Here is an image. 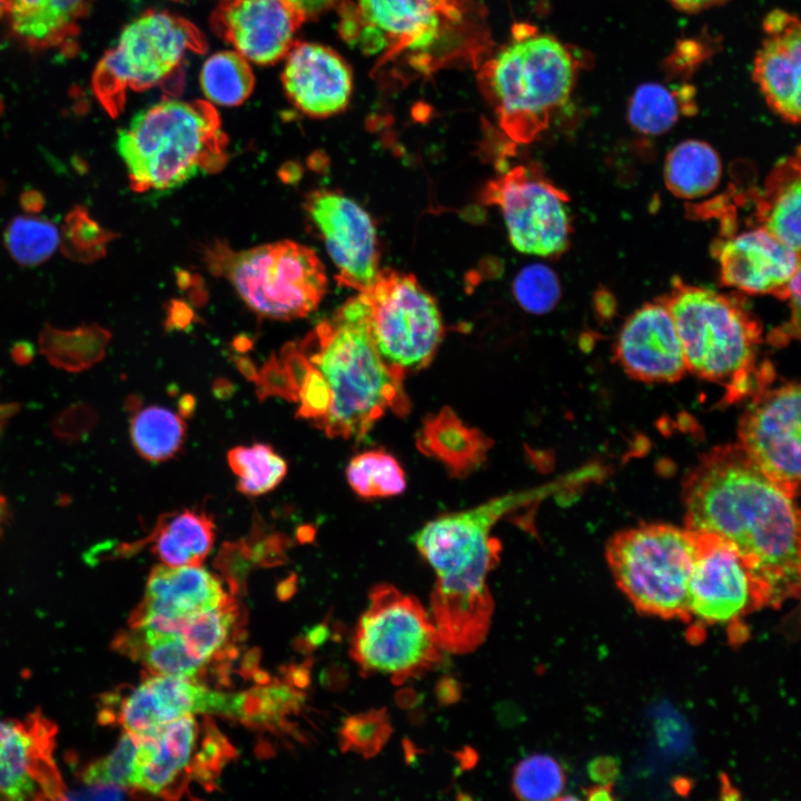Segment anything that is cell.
Segmentation results:
<instances>
[{"label": "cell", "instance_id": "obj_50", "mask_svg": "<svg viewBox=\"0 0 801 801\" xmlns=\"http://www.w3.org/2000/svg\"><path fill=\"white\" fill-rule=\"evenodd\" d=\"M19 204L27 214H37L44 208L46 199L42 192L29 188L20 194Z\"/></svg>", "mask_w": 801, "mask_h": 801}, {"label": "cell", "instance_id": "obj_19", "mask_svg": "<svg viewBox=\"0 0 801 801\" xmlns=\"http://www.w3.org/2000/svg\"><path fill=\"white\" fill-rule=\"evenodd\" d=\"M304 21L286 0H221L210 26L246 60L271 65L286 57Z\"/></svg>", "mask_w": 801, "mask_h": 801}, {"label": "cell", "instance_id": "obj_38", "mask_svg": "<svg viewBox=\"0 0 801 801\" xmlns=\"http://www.w3.org/2000/svg\"><path fill=\"white\" fill-rule=\"evenodd\" d=\"M109 333L97 324L60 330L47 325L40 335L42 352L56 364L82 366L99 359L109 340Z\"/></svg>", "mask_w": 801, "mask_h": 801}, {"label": "cell", "instance_id": "obj_6", "mask_svg": "<svg viewBox=\"0 0 801 801\" xmlns=\"http://www.w3.org/2000/svg\"><path fill=\"white\" fill-rule=\"evenodd\" d=\"M486 72L501 128L513 141L528 144L570 97L575 61L555 38L532 34L503 49Z\"/></svg>", "mask_w": 801, "mask_h": 801}, {"label": "cell", "instance_id": "obj_7", "mask_svg": "<svg viewBox=\"0 0 801 801\" xmlns=\"http://www.w3.org/2000/svg\"><path fill=\"white\" fill-rule=\"evenodd\" d=\"M606 560L634 607L662 619L689 621V583L695 562L693 532L645 524L614 534Z\"/></svg>", "mask_w": 801, "mask_h": 801}, {"label": "cell", "instance_id": "obj_5", "mask_svg": "<svg viewBox=\"0 0 801 801\" xmlns=\"http://www.w3.org/2000/svg\"><path fill=\"white\" fill-rule=\"evenodd\" d=\"M674 320L688 370L723 385L726 400L767 386L772 372L755 367L760 329L730 297L714 290L678 285L664 301Z\"/></svg>", "mask_w": 801, "mask_h": 801}, {"label": "cell", "instance_id": "obj_43", "mask_svg": "<svg viewBox=\"0 0 801 801\" xmlns=\"http://www.w3.org/2000/svg\"><path fill=\"white\" fill-rule=\"evenodd\" d=\"M137 749L138 738L125 731L108 755L82 769L81 780L87 785H115L132 792Z\"/></svg>", "mask_w": 801, "mask_h": 801}, {"label": "cell", "instance_id": "obj_27", "mask_svg": "<svg viewBox=\"0 0 801 801\" xmlns=\"http://www.w3.org/2000/svg\"><path fill=\"white\" fill-rule=\"evenodd\" d=\"M491 446L487 436L467 426L447 407L428 416L417 434L418 449L459 477L476 469L485 461Z\"/></svg>", "mask_w": 801, "mask_h": 801}, {"label": "cell", "instance_id": "obj_31", "mask_svg": "<svg viewBox=\"0 0 801 801\" xmlns=\"http://www.w3.org/2000/svg\"><path fill=\"white\" fill-rule=\"evenodd\" d=\"M722 164L709 144L691 139L678 144L668 155L664 178L676 196L694 199L710 194L719 184Z\"/></svg>", "mask_w": 801, "mask_h": 801}, {"label": "cell", "instance_id": "obj_30", "mask_svg": "<svg viewBox=\"0 0 801 801\" xmlns=\"http://www.w3.org/2000/svg\"><path fill=\"white\" fill-rule=\"evenodd\" d=\"M215 540L214 523L202 512L186 510L169 516L152 535V552L169 566L200 565Z\"/></svg>", "mask_w": 801, "mask_h": 801}, {"label": "cell", "instance_id": "obj_49", "mask_svg": "<svg viewBox=\"0 0 801 801\" xmlns=\"http://www.w3.org/2000/svg\"><path fill=\"white\" fill-rule=\"evenodd\" d=\"M288 1L304 18H314L328 9L336 0H286Z\"/></svg>", "mask_w": 801, "mask_h": 801}, {"label": "cell", "instance_id": "obj_25", "mask_svg": "<svg viewBox=\"0 0 801 801\" xmlns=\"http://www.w3.org/2000/svg\"><path fill=\"white\" fill-rule=\"evenodd\" d=\"M191 714L172 720L138 738L132 792L176 799L185 792L197 740ZM135 735V734H134Z\"/></svg>", "mask_w": 801, "mask_h": 801}, {"label": "cell", "instance_id": "obj_28", "mask_svg": "<svg viewBox=\"0 0 801 801\" xmlns=\"http://www.w3.org/2000/svg\"><path fill=\"white\" fill-rule=\"evenodd\" d=\"M113 647L140 662L152 674L197 681L207 664L190 654L178 633L159 632L145 626H129V630L118 633Z\"/></svg>", "mask_w": 801, "mask_h": 801}, {"label": "cell", "instance_id": "obj_21", "mask_svg": "<svg viewBox=\"0 0 801 801\" xmlns=\"http://www.w3.org/2000/svg\"><path fill=\"white\" fill-rule=\"evenodd\" d=\"M724 284L748 294H783L800 273L799 251L763 227L725 239L718 248Z\"/></svg>", "mask_w": 801, "mask_h": 801}, {"label": "cell", "instance_id": "obj_33", "mask_svg": "<svg viewBox=\"0 0 801 801\" xmlns=\"http://www.w3.org/2000/svg\"><path fill=\"white\" fill-rule=\"evenodd\" d=\"M800 206L799 166L785 164L763 204L761 227L795 251L800 249Z\"/></svg>", "mask_w": 801, "mask_h": 801}, {"label": "cell", "instance_id": "obj_39", "mask_svg": "<svg viewBox=\"0 0 801 801\" xmlns=\"http://www.w3.org/2000/svg\"><path fill=\"white\" fill-rule=\"evenodd\" d=\"M299 703V693L286 684L274 682L244 693H233L230 718L251 726H275Z\"/></svg>", "mask_w": 801, "mask_h": 801}, {"label": "cell", "instance_id": "obj_32", "mask_svg": "<svg viewBox=\"0 0 801 801\" xmlns=\"http://www.w3.org/2000/svg\"><path fill=\"white\" fill-rule=\"evenodd\" d=\"M693 88L689 86L670 89L661 83H643L630 99L629 122L643 135H662L689 109L693 110Z\"/></svg>", "mask_w": 801, "mask_h": 801}, {"label": "cell", "instance_id": "obj_16", "mask_svg": "<svg viewBox=\"0 0 801 801\" xmlns=\"http://www.w3.org/2000/svg\"><path fill=\"white\" fill-rule=\"evenodd\" d=\"M56 725L41 712L0 720V800H61L67 789L55 762Z\"/></svg>", "mask_w": 801, "mask_h": 801}, {"label": "cell", "instance_id": "obj_26", "mask_svg": "<svg viewBox=\"0 0 801 801\" xmlns=\"http://www.w3.org/2000/svg\"><path fill=\"white\" fill-rule=\"evenodd\" d=\"M92 0H0L11 32L31 49L71 43Z\"/></svg>", "mask_w": 801, "mask_h": 801}, {"label": "cell", "instance_id": "obj_9", "mask_svg": "<svg viewBox=\"0 0 801 801\" xmlns=\"http://www.w3.org/2000/svg\"><path fill=\"white\" fill-rule=\"evenodd\" d=\"M208 261L254 312L268 318L305 317L317 308L327 288L316 253L290 240L243 251L218 244L209 250Z\"/></svg>", "mask_w": 801, "mask_h": 801}, {"label": "cell", "instance_id": "obj_22", "mask_svg": "<svg viewBox=\"0 0 801 801\" xmlns=\"http://www.w3.org/2000/svg\"><path fill=\"white\" fill-rule=\"evenodd\" d=\"M764 38L753 62V79L768 106L788 122L801 115V24L797 16L774 9L763 20Z\"/></svg>", "mask_w": 801, "mask_h": 801}, {"label": "cell", "instance_id": "obj_23", "mask_svg": "<svg viewBox=\"0 0 801 801\" xmlns=\"http://www.w3.org/2000/svg\"><path fill=\"white\" fill-rule=\"evenodd\" d=\"M281 81L293 105L310 117L338 113L352 92L347 63L332 49L310 42H295L288 51Z\"/></svg>", "mask_w": 801, "mask_h": 801}, {"label": "cell", "instance_id": "obj_34", "mask_svg": "<svg viewBox=\"0 0 801 801\" xmlns=\"http://www.w3.org/2000/svg\"><path fill=\"white\" fill-rule=\"evenodd\" d=\"M185 435L186 425L181 417L166 407L140 408L130 419L134 447L150 462H162L177 454Z\"/></svg>", "mask_w": 801, "mask_h": 801}, {"label": "cell", "instance_id": "obj_24", "mask_svg": "<svg viewBox=\"0 0 801 801\" xmlns=\"http://www.w3.org/2000/svg\"><path fill=\"white\" fill-rule=\"evenodd\" d=\"M228 595L214 574L200 565L152 567L144 597L129 617V626L154 619L182 620L226 603Z\"/></svg>", "mask_w": 801, "mask_h": 801}, {"label": "cell", "instance_id": "obj_48", "mask_svg": "<svg viewBox=\"0 0 801 801\" xmlns=\"http://www.w3.org/2000/svg\"><path fill=\"white\" fill-rule=\"evenodd\" d=\"M590 774L600 784H611V780L616 774L614 760L610 758L595 759L590 765Z\"/></svg>", "mask_w": 801, "mask_h": 801}, {"label": "cell", "instance_id": "obj_51", "mask_svg": "<svg viewBox=\"0 0 801 801\" xmlns=\"http://www.w3.org/2000/svg\"><path fill=\"white\" fill-rule=\"evenodd\" d=\"M676 9L685 12H698L709 8H713L729 0H668Z\"/></svg>", "mask_w": 801, "mask_h": 801}, {"label": "cell", "instance_id": "obj_4", "mask_svg": "<svg viewBox=\"0 0 801 801\" xmlns=\"http://www.w3.org/2000/svg\"><path fill=\"white\" fill-rule=\"evenodd\" d=\"M227 137L207 101L165 99L137 113L117 138V150L137 192L169 190L227 160Z\"/></svg>", "mask_w": 801, "mask_h": 801}, {"label": "cell", "instance_id": "obj_52", "mask_svg": "<svg viewBox=\"0 0 801 801\" xmlns=\"http://www.w3.org/2000/svg\"><path fill=\"white\" fill-rule=\"evenodd\" d=\"M611 792H612L611 784H600L597 787L592 788L589 791L587 797H589V799H593V800H595V799L596 800L612 799Z\"/></svg>", "mask_w": 801, "mask_h": 801}, {"label": "cell", "instance_id": "obj_40", "mask_svg": "<svg viewBox=\"0 0 801 801\" xmlns=\"http://www.w3.org/2000/svg\"><path fill=\"white\" fill-rule=\"evenodd\" d=\"M3 241L10 256L23 267H34L56 251L60 237L57 226L43 217L21 215L8 224Z\"/></svg>", "mask_w": 801, "mask_h": 801}, {"label": "cell", "instance_id": "obj_2", "mask_svg": "<svg viewBox=\"0 0 801 801\" xmlns=\"http://www.w3.org/2000/svg\"><path fill=\"white\" fill-rule=\"evenodd\" d=\"M510 511L506 497L494 498L429 521L413 537L436 574L429 612L445 652L469 653L488 633L494 602L487 578L501 554L491 532Z\"/></svg>", "mask_w": 801, "mask_h": 801}, {"label": "cell", "instance_id": "obj_14", "mask_svg": "<svg viewBox=\"0 0 801 801\" xmlns=\"http://www.w3.org/2000/svg\"><path fill=\"white\" fill-rule=\"evenodd\" d=\"M691 531L695 562L689 583L690 620L725 624L764 607L753 576L735 547L713 533Z\"/></svg>", "mask_w": 801, "mask_h": 801}, {"label": "cell", "instance_id": "obj_54", "mask_svg": "<svg viewBox=\"0 0 801 801\" xmlns=\"http://www.w3.org/2000/svg\"><path fill=\"white\" fill-rule=\"evenodd\" d=\"M8 520V506L4 497L0 494V535Z\"/></svg>", "mask_w": 801, "mask_h": 801}, {"label": "cell", "instance_id": "obj_37", "mask_svg": "<svg viewBox=\"0 0 801 801\" xmlns=\"http://www.w3.org/2000/svg\"><path fill=\"white\" fill-rule=\"evenodd\" d=\"M228 463L238 477L237 488L249 496L274 490L287 472L285 459L265 444L234 447L228 453Z\"/></svg>", "mask_w": 801, "mask_h": 801}, {"label": "cell", "instance_id": "obj_29", "mask_svg": "<svg viewBox=\"0 0 801 801\" xmlns=\"http://www.w3.org/2000/svg\"><path fill=\"white\" fill-rule=\"evenodd\" d=\"M241 632L240 607L231 596L216 609L185 619L178 634L192 656L222 664L236 654L234 642L240 640Z\"/></svg>", "mask_w": 801, "mask_h": 801}, {"label": "cell", "instance_id": "obj_15", "mask_svg": "<svg viewBox=\"0 0 801 801\" xmlns=\"http://www.w3.org/2000/svg\"><path fill=\"white\" fill-rule=\"evenodd\" d=\"M305 210L338 270V284L358 293L367 289L380 269L376 228L368 212L343 194L325 189L306 198Z\"/></svg>", "mask_w": 801, "mask_h": 801}, {"label": "cell", "instance_id": "obj_13", "mask_svg": "<svg viewBox=\"0 0 801 801\" xmlns=\"http://www.w3.org/2000/svg\"><path fill=\"white\" fill-rule=\"evenodd\" d=\"M800 385L753 393L739 423V445L777 486L797 497L800 484Z\"/></svg>", "mask_w": 801, "mask_h": 801}, {"label": "cell", "instance_id": "obj_8", "mask_svg": "<svg viewBox=\"0 0 801 801\" xmlns=\"http://www.w3.org/2000/svg\"><path fill=\"white\" fill-rule=\"evenodd\" d=\"M206 50L204 34L188 20L165 11H147L123 29L117 44L99 61L92 77L93 91L109 115L117 116L128 90H146L164 82L179 89L187 53Z\"/></svg>", "mask_w": 801, "mask_h": 801}, {"label": "cell", "instance_id": "obj_20", "mask_svg": "<svg viewBox=\"0 0 801 801\" xmlns=\"http://www.w3.org/2000/svg\"><path fill=\"white\" fill-rule=\"evenodd\" d=\"M616 358L626 374L644 383H673L688 370L680 337L665 303H651L624 323Z\"/></svg>", "mask_w": 801, "mask_h": 801}, {"label": "cell", "instance_id": "obj_46", "mask_svg": "<svg viewBox=\"0 0 801 801\" xmlns=\"http://www.w3.org/2000/svg\"><path fill=\"white\" fill-rule=\"evenodd\" d=\"M234 749L219 730L207 720L201 748L190 762V777L205 788H214L222 765L233 756Z\"/></svg>", "mask_w": 801, "mask_h": 801}, {"label": "cell", "instance_id": "obj_41", "mask_svg": "<svg viewBox=\"0 0 801 801\" xmlns=\"http://www.w3.org/2000/svg\"><path fill=\"white\" fill-rule=\"evenodd\" d=\"M117 234L103 228L88 209L76 205L66 216L61 233V249L71 260L90 264L107 254L108 244Z\"/></svg>", "mask_w": 801, "mask_h": 801}, {"label": "cell", "instance_id": "obj_12", "mask_svg": "<svg viewBox=\"0 0 801 801\" xmlns=\"http://www.w3.org/2000/svg\"><path fill=\"white\" fill-rule=\"evenodd\" d=\"M483 200L501 208L510 241L518 251L550 257L567 247V197L536 170L525 166L510 169L487 184Z\"/></svg>", "mask_w": 801, "mask_h": 801}, {"label": "cell", "instance_id": "obj_17", "mask_svg": "<svg viewBox=\"0 0 801 801\" xmlns=\"http://www.w3.org/2000/svg\"><path fill=\"white\" fill-rule=\"evenodd\" d=\"M231 696L233 693L209 690L196 680L145 672L138 685L112 692L109 716L111 723L142 736L195 712L229 716Z\"/></svg>", "mask_w": 801, "mask_h": 801}, {"label": "cell", "instance_id": "obj_10", "mask_svg": "<svg viewBox=\"0 0 801 801\" xmlns=\"http://www.w3.org/2000/svg\"><path fill=\"white\" fill-rule=\"evenodd\" d=\"M368 599L350 643V655L364 674L380 673L402 684L442 663L445 650L417 599L390 584L374 586Z\"/></svg>", "mask_w": 801, "mask_h": 801}, {"label": "cell", "instance_id": "obj_1", "mask_svg": "<svg viewBox=\"0 0 801 801\" xmlns=\"http://www.w3.org/2000/svg\"><path fill=\"white\" fill-rule=\"evenodd\" d=\"M685 527L713 533L735 547L763 606H779L800 587V517L788 495L739 444L703 454L683 483Z\"/></svg>", "mask_w": 801, "mask_h": 801}, {"label": "cell", "instance_id": "obj_53", "mask_svg": "<svg viewBox=\"0 0 801 801\" xmlns=\"http://www.w3.org/2000/svg\"><path fill=\"white\" fill-rule=\"evenodd\" d=\"M326 635H327V630L324 626L319 625V626L315 627L312 631V633H309L308 641L312 644H318L325 640Z\"/></svg>", "mask_w": 801, "mask_h": 801}, {"label": "cell", "instance_id": "obj_11", "mask_svg": "<svg viewBox=\"0 0 801 801\" xmlns=\"http://www.w3.org/2000/svg\"><path fill=\"white\" fill-rule=\"evenodd\" d=\"M359 296L374 345L390 367L405 375L431 363L443 337L442 317L434 298L413 275L379 269Z\"/></svg>", "mask_w": 801, "mask_h": 801}, {"label": "cell", "instance_id": "obj_3", "mask_svg": "<svg viewBox=\"0 0 801 801\" xmlns=\"http://www.w3.org/2000/svg\"><path fill=\"white\" fill-rule=\"evenodd\" d=\"M298 348L329 387L330 407L318 425L328 436L358 439L387 412H408L405 375L375 347L359 295L320 322Z\"/></svg>", "mask_w": 801, "mask_h": 801}, {"label": "cell", "instance_id": "obj_36", "mask_svg": "<svg viewBox=\"0 0 801 801\" xmlns=\"http://www.w3.org/2000/svg\"><path fill=\"white\" fill-rule=\"evenodd\" d=\"M346 475L349 486L364 498L394 496L406 488L399 463L382 449L367 451L353 457Z\"/></svg>", "mask_w": 801, "mask_h": 801}, {"label": "cell", "instance_id": "obj_44", "mask_svg": "<svg viewBox=\"0 0 801 801\" xmlns=\"http://www.w3.org/2000/svg\"><path fill=\"white\" fill-rule=\"evenodd\" d=\"M392 734V725L384 710H372L347 718L339 730L343 751H354L363 756L379 752Z\"/></svg>", "mask_w": 801, "mask_h": 801}, {"label": "cell", "instance_id": "obj_45", "mask_svg": "<svg viewBox=\"0 0 801 801\" xmlns=\"http://www.w3.org/2000/svg\"><path fill=\"white\" fill-rule=\"evenodd\" d=\"M514 293L518 303L531 313L550 312L561 296L560 281L555 273L545 265L526 266L517 275Z\"/></svg>", "mask_w": 801, "mask_h": 801}, {"label": "cell", "instance_id": "obj_42", "mask_svg": "<svg viewBox=\"0 0 801 801\" xmlns=\"http://www.w3.org/2000/svg\"><path fill=\"white\" fill-rule=\"evenodd\" d=\"M565 785L561 764L546 754H532L520 761L512 775V789L522 800L560 799Z\"/></svg>", "mask_w": 801, "mask_h": 801}, {"label": "cell", "instance_id": "obj_18", "mask_svg": "<svg viewBox=\"0 0 801 801\" xmlns=\"http://www.w3.org/2000/svg\"><path fill=\"white\" fill-rule=\"evenodd\" d=\"M447 0H357L342 10L339 31L349 42L365 51L389 47L423 50L439 33Z\"/></svg>", "mask_w": 801, "mask_h": 801}, {"label": "cell", "instance_id": "obj_35", "mask_svg": "<svg viewBox=\"0 0 801 801\" xmlns=\"http://www.w3.org/2000/svg\"><path fill=\"white\" fill-rule=\"evenodd\" d=\"M247 61L236 51H220L210 56L200 72L205 96L220 106L243 103L251 93L255 83Z\"/></svg>", "mask_w": 801, "mask_h": 801}, {"label": "cell", "instance_id": "obj_47", "mask_svg": "<svg viewBox=\"0 0 801 801\" xmlns=\"http://www.w3.org/2000/svg\"><path fill=\"white\" fill-rule=\"evenodd\" d=\"M296 398L300 404L297 415L318 427L329 411L332 395L322 374L310 364L297 386Z\"/></svg>", "mask_w": 801, "mask_h": 801}]
</instances>
